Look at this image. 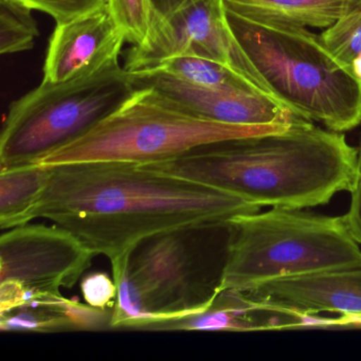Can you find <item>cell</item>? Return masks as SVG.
Wrapping results in <instances>:
<instances>
[{
	"label": "cell",
	"instance_id": "6da1fadb",
	"mask_svg": "<svg viewBox=\"0 0 361 361\" xmlns=\"http://www.w3.org/2000/svg\"><path fill=\"white\" fill-rule=\"evenodd\" d=\"M238 196L149 166L119 161L49 166L32 211L111 263L160 232L259 212Z\"/></svg>",
	"mask_w": 361,
	"mask_h": 361
},
{
	"label": "cell",
	"instance_id": "7a4b0ae2",
	"mask_svg": "<svg viewBox=\"0 0 361 361\" xmlns=\"http://www.w3.org/2000/svg\"><path fill=\"white\" fill-rule=\"evenodd\" d=\"M149 168L271 208L306 209L352 191L357 149L299 118L279 132L202 145Z\"/></svg>",
	"mask_w": 361,
	"mask_h": 361
},
{
	"label": "cell",
	"instance_id": "3957f363",
	"mask_svg": "<svg viewBox=\"0 0 361 361\" xmlns=\"http://www.w3.org/2000/svg\"><path fill=\"white\" fill-rule=\"evenodd\" d=\"M227 221L160 232L111 263V327L153 329L206 312L221 293L227 257L216 259L215 250Z\"/></svg>",
	"mask_w": 361,
	"mask_h": 361
},
{
	"label": "cell",
	"instance_id": "277c9868",
	"mask_svg": "<svg viewBox=\"0 0 361 361\" xmlns=\"http://www.w3.org/2000/svg\"><path fill=\"white\" fill-rule=\"evenodd\" d=\"M247 56L274 96L300 117L343 133L361 123V80L306 27L228 11Z\"/></svg>",
	"mask_w": 361,
	"mask_h": 361
},
{
	"label": "cell",
	"instance_id": "5b68a950",
	"mask_svg": "<svg viewBox=\"0 0 361 361\" xmlns=\"http://www.w3.org/2000/svg\"><path fill=\"white\" fill-rule=\"evenodd\" d=\"M232 236L221 291L253 290L279 279L361 266L343 216L271 208L229 219Z\"/></svg>",
	"mask_w": 361,
	"mask_h": 361
},
{
	"label": "cell",
	"instance_id": "8992f818",
	"mask_svg": "<svg viewBox=\"0 0 361 361\" xmlns=\"http://www.w3.org/2000/svg\"><path fill=\"white\" fill-rule=\"evenodd\" d=\"M290 124L238 126L211 121L179 111L152 88H136L90 132L39 164L119 161L151 166L202 145L279 132Z\"/></svg>",
	"mask_w": 361,
	"mask_h": 361
},
{
	"label": "cell",
	"instance_id": "52a82bcc",
	"mask_svg": "<svg viewBox=\"0 0 361 361\" xmlns=\"http://www.w3.org/2000/svg\"><path fill=\"white\" fill-rule=\"evenodd\" d=\"M134 90L119 56L67 81L43 80L10 106L0 137V168L41 164L90 132Z\"/></svg>",
	"mask_w": 361,
	"mask_h": 361
},
{
	"label": "cell",
	"instance_id": "ba28073f",
	"mask_svg": "<svg viewBox=\"0 0 361 361\" xmlns=\"http://www.w3.org/2000/svg\"><path fill=\"white\" fill-rule=\"evenodd\" d=\"M159 10L149 43L128 51V73L145 71L173 56H200L229 67L276 98L234 35L224 0H174Z\"/></svg>",
	"mask_w": 361,
	"mask_h": 361
},
{
	"label": "cell",
	"instance_id": "9c48e42d",
	"mask_svg": "<svg viewBox=\"0 0 361 361\" xmlns=\"http://www.w3.org/2000/svg\"><path fill=\"white\" fill-rule=\"evenodd\" d=\"M96 255L56 224L18 226L0 238V282L13 281L22 286V305L59 297L84 276Z\"/></svg>",
	"mask_w": 361,
	"mask_h": 361
},
{
	"label": "cell",
	"instance_id": "30bf717a",
	"mask_svg": "<svg viewBox=\"0 0 361 361\" xmlns=\"http://www.w3.org/2000/svg\"><path fill=\"white\" fill-rule=\"evenodd\" d=\"M128 75L134 90L152 88L179 111L211 121L271 126L290 124L302 118L278 99L262 92L204 87L157 71Z\"/></svg>",
	"mask_w": 361,
	"mask_h": 361
},
{
	"label": "cell",
	"instance_id": "8fae6325",
	"mask_svg": "<svg viewBox=\"0 0 361 361\" xmlns=\"http://www.w3.org/2000/svg\"><path fill=\"white\" fill-rule=\"evenodd\" d=\"M245 293L265 310L291 316L361 314V266L279 279Z\"/></svg>",
	"mask_w": 361,
	"mask_h": 361
},
{
	"label": "cell",
	"instance_id": "7c38bea8",
	"mask_svg": "<svg viewBox=\"0 0 361 361\" xmlns=\"http://www.w3.org/2000/svg\"><path fill=\"white\" fill-rule=\"evenodd\" d=\"M124 42L126 35L107 6L56 25L47 50L44 80L58 83L73 79L85 69L119 56Z\"/></svg>",
	"mask_w": 361,
	"mask_h": 361
},
{
	"label": "cell",
	"instance_id": "4fadbf2b",
	"mask_svg": "<svg viewBox=\"0 0 361 361\" xmlns=\"http://www.w3.org/2000/svg\"><path fill=\"white\" fill-rule=\"evenodd\" d=\"M290 317L282 312L264 310L243 291L226 289L212 305L202 314L173 322L164 323L158 331H248L289 329Z\"/></svg>",
	"mask_w": 361,
	"mask_h": 361
},
{
	"label": "cell",
	"instance_id": "5bb4252c",
	"mask_svg": "<svg viewBox=\"0 0 361 361\" xmlns=\"http://www.w3.org/2000/svg\"><path fill=\"white\" fill-rule=\"evenodd\" d=\"M226 9L259 22L327 28L358 0H224Z\"/></svg>",
	"mask_w": 361,
	"mask_h": 361
},
{
	"label": "cell",
	"instance_id": "9a60e30c",
	"mask_svg": "<svg viewBox=\"0 0 361 361\" xmlns=\"http://www.w3.org/2000/svg\"><path fill=\"white\" fill-rule=\"evenodd\" d=\"M49 166H16L0 172V226L12 229L32 221V211L47 183Z\"/></svg>",
	"mask_w": 361,
	"mask_h": 361
},
{
	"label": "cell",
	"instance_id": "2e32d148",
	"mask_svg": "<svg viewBox=\"0 0 361 361\" xmlns=\"http://www.w3.org/2000/svg\"><path fill=\"white\" fill-rule=\"evenodd\" d=\"M157 71L195 85L217 90H246L265 94L229 67L210 59L177 56L156 63L145 71ZM136 73V71H135Z\"/></svg>",
	"mask_w": 361,
	"mask_h": 361
},
{
	"label": "cell",
	"instance_id": "e0dca14e",
	"mask_svg": "<svg viewBox=\"0 0 361 361\" xmlns=\"http://www.w3.org/2000/svg\"><path fill=\"white\" fill-rule=\"evenodd\" d=\"M64 295L35 300L10 312L0 314V327L4 331H50L73 329L66 312Z\"/></svg>",
	"mask_w": 361,
	"mask_h": 361
},
{
	"label": "cell",
	"instance_id": "ac0fdd59",
	"mask_svg": "<svg viewBox=\"0 0 361 361\" xmlns=\"http://www.w3.org/2000/svg\"><path fill=\"white\" fill-rule=\"evenodd\" d=\"M39 35L31 8L16 0H0V54L28 51Z\"/></svg>",
	"mask_w": 361,
	"mask_h": 361
},
{
	"label": "cell",
	"instance_id": "d6986e66",
	"mask_svg": "<svg viewBox=\"0 0 361 361\" xmlns=\"http://www.w3.org/2000/svg\"><path fill=\"white\" fill-rule=\"evenodd\" d=\"M107 7L126 41L135 47L147 46L160 10L154 0H107Z\"/></svg>",
	"mask_w": 361,
	"mask_h": 361
},
{
	"label": "cell",
	"instance_id": "ffe728a7",
	"mask_svg": "<svg viewBox=\"0 0 361 361\" xmlns=\"http://www.w3.org/2000/svg\"><path fill=\"white\" fill-rule=\"evenodd\" d=\"M321 39L336 58L352 66L361 54V5L325 28Z\"/></svg>",
	"mask_w": 361,
	"mask_h": 361
},
{
	"label": "cell",
	"instance_id": "44dd1931",
	"mask_svg": "<svg viewBox=\"0 0 361 361\" xmlns=\"http://www.w3.org/2000/svg\"><path fill=\"white\" fill-rule=\"evenodd\" d=\"M32 10L44 12L56 20V25L94 13L107 6V0H16Z\"/></svg>",
	"mask_w": 361,
	"mask_h": 361
},
{
	"label": "cell",
	"instance_id": "7402d4cb",
	"mask_svg": "<svg viewBox=\"0 0 361 361\" xmlns=\"http://www.w3.org/2000/svg\"><path fill=\"white\" fill-rule=\"evenodd\" d=\"M81 291L88 305L101 310H113L117 298V285L105 272H92L84 276Z\"/></svg>",
	"mask_w": 361,
	"mask_h": 361
},
{
	"label": "cell",
	"instance_id": "603a6c76",
	"mask_svg": "<svg viewBox=\"0 0 361 361\" xmlns=\"http://www.w3.org/2000/svg\"><path fill=\"white\" fill-rule=\"evenodd\" d=\"M350 193V204L343 219L354 240L361 245V138L357 151L356 178Z\"/></svg>",
	"mask_w": 361,
	"mask_h": 361
},
{
	"label": "cell",
	"instance_id": "cb8c5ba5",
	"mask_svg": "<svg viewBox=\"0 0 361 361\" xmlns=\"http://www.w3.org/2000/svg\"><path fill=\"white\" fill-rule=\"evenodd\" d=\"M331 327L361 329V314H340L337 318H331Z\"/></svg>",
	"mask_w": 361,
	"mask_h": 361
},
{
	"label": "cell",
	"instance_id": "d4e9b609",
	"mask_svg": "<svg viewBox=\"0 0 361 361\" xmlns=\"http://www.w3.org/2000/svg\"><path fill=\"white\" fill-rule=\"evenodd\" d=\"M352 69L354 71L355 75L361 80V54L353 61Z\"/></svg>",
	"mask_w": 361,
	"mask_h": 361
},
{
	"label": "cell",
	"instance_id": "484cf974",
	"mask_svg": "<svg viewBox=\"0 0 361 361\" xmlns=\"http://www.w3.org/2000/svg\"><path fill=\"white\" fill-rule=\"evenodd\" d=\"M172 1H174V0H160V6H158V9L166 7V5L172 3Z\"/></svg>",
	"mask_w": 361,
	"mask_h": 361
},
{
	"label": "cell",
	"instance_id": "4316f807",
	"mask_svg": "<svg viewBox=\"0 0 361 361\" xmlns=\"http://www.w3.org/2000/svg\"><path fill=\"white\" fill-rule=\"evenodd\" d=\"M359 5H361V0H358Z\"/></svg>",
	"mask_w": 361,
	"mask_h": 361
}]
</instances>
